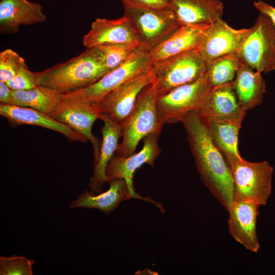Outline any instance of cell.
<instances>
[{"instance_id":"4","label":"cell","mask_w":275,"mask_h":275,"mask_svg":"<svg viewBox=\"0 0 275 275\" xmlns=\"http://www.w3.org/2000/svg\"><path fill=\"white\" fill-rule=\"evenodd\" d=\"M122 2L124 16L130 20L138 39L137 48L143 51L149 53L183 25L169 7L153 9Z\"/></svg>"},{"instance_id":"1","label":"cell","mask_w":275,"mask_h":275,"mask_svg":"<svg viewBox=\"0 0 275 275\" xmlns=\"http://www.w3.org/2000/svg\"><path fill=\"white\" fill-rule=\"evenodd\" d=\"M181 122L202 181L227 210L234 201L233 179L224 155L212 140L206 122L198 111H193Z\"/></svg>"},{"instance_id":"12","label":"cell","mask_w":275,"mask_h":275,"mask_svg":"<svg viewBox=\"0 0 275 275\" xmlns=\"http://www.w3.org/2000/svg\"><path fill=\"white\" fill-rule=\"evenodd\" d=\"M249 31L233 29L220 19L204 31L198 49L206 63L237 53Z\"/></svg>"},{"instance_id":"29","label":"cell","mask_w":275,"mask_h":275,"mask_svg":"<svg viewBox=\"0 0 275 275\" xmlns=\"http://www.w3.org/2000/svg\"><path fill=\"white\" fill-rule=\"evenodd\" d=\"M27 66L23 58L11 49L0 52V81L7 82L13 79L20 69Z\"/></svg>"},{"instance_id":"10","label":"cell","mask_w":275,"mask_h":275,"mask_svg":"<svg viewBox=\"0 0 275 275\" xmlns=\"http://www.w3.org/2000/svg\"><path fill=\"white\" fill-rule=\"evenodd\" d=\"M153 80L150 67L126 80L94 104L99 116L121 125L132 110L140 92Z\"/></svg>"},{"instance_id":"30","label":"cell","mask_w":275,"mask_h":275,"mask_svg":"<svg viewBox=\"0 0 275 275\" xmlns=\"http://www.w3.org/2000/svg\"><path fill=\"white\" fill-rule=\"evenodd\" d=\"M12 90H28L38 86L35 72L31 71L27 66L22 67L15 76L6 82Z\"/></svg>"},{"instance_id":"18","label":"cell","mask_w":275,"mask_h":275,"mask_svg":"<svg viewBox=\"0 0 275 275\" xmlns=\"http://www.w3.org/2000/svg\"><path fill=\"white\" fill-rule=\"evenodd\" d=\"M169 1V8L183 25H210L222 19L224 5L220 0Z\"/></svg>"},{"instance_id":"2","label":"cell","mask_w":275,"mask_h":275,"mask_svg":"<svg viewBox=\"0 0 275 275\" xmlns=\"http://www.w3.org/2000/svg\"><path fill=\"white\" fill-rule=\"evenodd\" d=\"M108 72L103 52L94 47L35 74L38 86L64 94L90 86Z\"/></svg>"},{"instance_id":"19","label":"cell","mask_w":275,"mask_h":275,"mask_svg":"<svg viewBox=\"0 0 275 275\" xmlns=\"http://www.w3.org/2000/svg\"><path fill=\"white\" fill-rule=\"evenodd\" d=\"M39 4L27 0H1L0 30L3 33H14L20 25L43 22L45 15Z\"/></svg>"},{"instance_id":"15","label":"cell","mask_w":275,"mask_h":275,"mask_svg":"<svg viewBox=\"0 0 275 275\" xmlns=\"http://www.w3.org/2000/svg\"><path fill=\"white\" fill-rule=\"evenodd\" d=\"M82 41L87 48L107 43H124L136 48L139 45L131 22L125 16L116 19L97 18Z\"/></svg>"},{"instance_id":"8","label":"cell","mask_w":275,"mask_h":275,"mask_svg":"<svg viewBox=\"0 0 275 275\" xmlns=\"http://www.w3.org/2000/svg\"><path fill=\"white\" fill-rule=\"evenodd\" d=\"M237 53L253 69L275 70V26L267 15L260 12Z\"/></svg>"},{"instance_id":"5","label":"cell","mask_w":275,"mask_h":275,"mask_svg":"<svg viewBox=\"0 0 275 275\" xmlns=\"http://www.w3.org/2000/svg\"><path fill=\"white\" fill-rule=\"evenodd\" d=\"M158 96L196 81L206 73V62L198 49L153 62L150 66Z\"/></svg>"},{"instance_id":"23","label":"cell","mask_w":275,"mask_h":275,"mask_svg":"<svg viewBox=\"0 0 275 275\" xmlns=\"http://www.w3.org/2000/svg\"><path fill=\"white\" fill-rule=\"evenodd\" d=\"M109 183V188L98 194L92 191L84 190L76 199L69 204V208L71 209L77 208L97 209L109 214L116 209L122 201L131 199L125 180L117 179Z\"/></svg>"},{"instance_id":"20","label":"cell","mask_w":275,"mask_h":275,"mask_svg":"<svg viewBox=\"0 0 275 275\" xmlns=\"http://www.w3.org/2000/svg\"><path fill=\"white\" fill-rule=\"evenodd\" d=\"M232 82L211 90L198 111L206 121L215 118L244 119L246 111L239 104Z\"/></svg>"},{"instance_id":"24","label":"cell","mask_w":275,"mask_h":275,"mask_svg":"<svg viewBox=\"0 0 275 275\" xmlns=\"http://www.w3.org/2000/svg\"><path fill=\"white\" fill-rule=\"evenodd\" d=\"M243 119L215 118L206 121L210 135L227 163L241 158L238 149V138Z\"/></svg>"},{"instance_id":"25","label":"cell","mask_w":275,"mask_h":275,"mask_svg":"<svg viewBox=\"0 0 275 275\" xmlns=\"http://www.w3.org/2000/svg\"><path fill=\"white\" fill-rule=\"evenodd\" d=\"M17 106L32 108L50 115L62 101V93L38 86L28 90H12Z\"/></svg>"},{"instance_id":"16","label":"cell","mask_w":275,"mask_h":275,"mask_svg":"<svg viewBox=\"0 0 275 275\" xmlns=\"http://www.w3.org/2000/svg\"><path fill=\"white\" fill-rule=\"evenodd\" d=\"M0 114L11 126L23 124L38 126L62 134L69 142L88 141L84 135L56 121L49 115L32 108L1 103Z\"/></svg>"},{"instance_id":"14","label":"cell","mask_w":275,"mask_h":275,"mask_svg":"<svg viewBox=\"0 0 275 275\" xmlns=\"http://www.w3.org/2000/svg\"><path fill=\"white\" fill-rule=\"evenodd\" d=\"M259 206L252 202H233L227 209L228 226L231 236L253 253H257L260 248L256 231Z\"/></svg>"},{"instance_id":"32","label":"cell","mask_w":275,"mask_h":275,"mask_svg":"<svg viewBox=\"0 0 275 275\" xmlns=\"http://www.w3.org/2000/svg\"><path fill=\"white\" fill-rule=\"evenodd\" d=\"M0 102L1 103L17 105V103L13 97L11 90L5 82L0 81Z\"/></svg>"},{"instance_id":"13","label":"cell","mask_w":275,"mask_h":275,"mask_svg":"<svg viewBox=\"0 0 275 275\" xmlns=\"http://www.w3.org/2000/svg\"><path fill=\"white\" fill-rule=\"evenodd\" d=\"M49 115L85 136L92 144L94 159L97 158L101 141L92 132L93 124L99 117V113L95 104L62 101L57 109Z\"/></svg>"},{"instance_id":"21","label":"cell","mask_w":275,"mask_h":275,"mask_svg":"<svg viewBox=\"0 0 275 275\" xmlns=\"http://www.w3.org/2000/svg\"><path fill=\"white\" fill-rule=\"evenodd\" d=\"M207 25H182L148 53L152 62L198 49Z\"/></svg>"},{"instance_id":"9","label":"cell","mask_w":275,"mask_h":275,"mask_svg":"<svg viewBox=\"0 0 275 275\" xmlns=\"http://www.w3.org/2000/svg\"><path fill=\"white\" fill-rule=\"evenodd\" d=\"M212 89L206 73L196 81L158 96L156 107L158 116L164 124L181 122L193 111H199Z\"/></svg>"},{"instance_id":"22","label":"cell","mask_w":275,"mask_h":275,"mask_svg":"<svg viewBox=\"0 0 275 275\" xmlns=\"http://www.w3.org/2000/svg\"><path fill=\"white\" fill-rule=\"evenodd\" d=\"M260 71H254L245 62H241L232 81V86L241 107L246 111L260 105L266 93L265 81Z\"/></svg>"},{"instance_id":"11","label":"cell","mask_w":275,"mask_h":275,"mask_svg":"<svg viewBox=\"0 0 275 275\" xmlns=\"http://www.w3.org/2000/svg\"><path fill=\"white\" fill-rule=\"evenodd\" d=\"M159 134L152 133L144 138L143 148L138 153L126 157L115 154L108 162L106 168L107 182L109 183L117 179H124L127 184L131 198L147 200L135 191L133 187V175L135 171L144 164L154 167L155 160L161 152V149L158 145Z\"/></svg>"},{"instance_id":"27","label":"cell","mask_w":275,"mask_h":275,"mask_svg":"<svg viewBox=\"0 0 275 275\" xmlns=\"http://www.w3.org/2000/svg\"><path fill=\"white\" fill-rule=\"evenodd\" d=\"M98 47L103 52L108 72L122 64L137 48L124 43H107Z\"/></svg>"},{"instance_id":"7","label":"cell","mask_w":275,"mask_h":275,"mask_svg":"<svg viewBox=\"0 0 275 275\" xmlns=\"http://www.w3.org/2000/svg\"><path fill=\"white\" fill-rule=\"evenodd\" d=\"M151 63L148 53L136 48L122 64L107 73L95 83L63 94L62 101L94 104L126 80L147 70Z\"/></svg>"},{"instance_id":"17","label":"cell","mask_w":275,"mask_h":275,"mask_svg":"<svg viewBox=\"0 0 275 275\" xmlns=\"http://www.w3.org/2000/svg\"><path fill=\"white\" fill-rule=\"evenodd\" d=\"M103 122L101 129L102 139L98 157L94 159L93 172L88 186L96 194L102 192V187L106 181V168L119 147V140L122 137V126L108 118L99 116Z\"/></svg>"},{"instance_id":"6","label":"cell","mask_w":275,"mask_h":275,"mask_svg":"<svg viewBox=\"0 0 275 275\" xmlns=\"http://www.w3.org/2000/svg\"><path fill=\"white\" fill-rule=\"evenodd\" d=\"M228 165L234 182L233 202L266 205L271 193L273 167L266 161L251 162L242 157Z\"/></svg>"},{"instance_id":"3","label":"cell","mask_w":275,"mask_h":275,"mask_svg":"<svg viewBox=\"0 0 275 275\" xmlns=\"http://www.w3.org/2000/svg\"><path fill=\"white\" fill-rule=\"evenodd\" d=\"M157 97L153 83L140 92L132 110L121 125L122 140L115 154L128 156L135 153L141 140L152 133L160 134L164 124L157 110Z\"/></svg>"},{"instance_id":"33","label":"cell","mask_w":275,"mask_h":275,"mask_svg":"<svg viewBox=\"0 0 275 275\" xmlns=\"http://www.w3.org/2000/svg\"><path fill=\"white\" fill-rule=\"evenodd\" d=\"M254 6L260 12L267 15L275 26V7L268 4L262 0L255 1Z\"/></svg>"},{"instance_id":"34","label":"cell","mask_w":275,"mask_h":275,"mask_svg":"<svg viewBox=\"0 0 275 275\" xmlns=\"http://www.w3.org/2000/svg\"><path fill=\"white\" fill-rule=\"evenodd\" d=\"M136 273H135V274H157L156 273H157L156 272H155L149 269H144L142 271L139 270Z\"/></svg>"},{"instance_id":"31","label":"cell","mask_w":275,"mask_h":275,"mask_svg":"<svg viewBox=\"0 0 275 275\" xmlns=\"http://www.w3.org/2000/svg\"><path fill=\"white\" fill-rule=\"evenodd\" d=\"M144 7L153 9H164L169 7V0H122Z\"/></svg>"},{"instance_id":"26","label":"cell","mask_w":275,"mask_h":275,"mask_svg":"<svg viewBox=\"0 0 275 275\" xmlns=\"http://www.w3.org/2000/svg\"><path fill=\"white\" fill-rule=\"evenodd\" d=\"M240 62L241 59L235 53L206 63V76L211 88L232 82Z\"/></svg>"},{"instance_id":"28","label":"cell","mask_w":275,"mask_h":275,"mask_svg":"<svg viewBox=\"0 0 275 275\" xmlns=\"http://www.w3.org/2000/svg\"><path fill=\"white\" fill-rule=\"evenodd\" d=\"M34 260L14 255L0 257L1 275H32Z\"/></svg>"}]
</instances>
